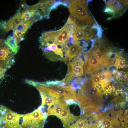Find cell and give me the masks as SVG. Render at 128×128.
<instances>
[{"label": "cell", "mask_w": 128, "mask_h": 128, "mask_svg": "<svg viewBox=\"0 0 128 128\" xmlns=\"http://www.w3.org/2000/svg\"><path fill=\"white\" fill-rule=\"evenodd\" d=\"M88 55L87 63L89 67H95L99 66L100 63L99 60L89 53Z\"/></svg>", "instance_id": "15"}, {"label": "cell", "mask_w": 128, "mask_h": 128, "mask_svg": "<svg viewBox=\"0 0 128 128\" xmlns=\"http://www.w3.org/2000/svg\"><path fill=\"white\" fill-rule=\"evenodd\" d=\"M111 91L112 92H114L115 90V88L114 87H112L111 89Z\"/></svg>", "instance_id": "26"}, {"label": "cell", "mask_w": 128, "mask_h": 128, "mask_svg": "<svg viewBox=\"0 0 128 128\" xmlns=\"http://www.w3.org/2000/svg\"><path fill=\"white\" fill-rule=\"evenodd\" d=\"M107 91L108 93H110L111 92V88L108 89Z\"/></svg>", "instance_id": "27"}, {"label": "cell", "mask_w": 128, "mask_h": 128, "mask_svg": "<svg viewBox=\"0 0 128 128\" xmlns=\"http://www.w3.org/2000/svg\"><path fill=\"white\" fill-rule=\"evenodd\" d=\"M100 80L101 81H104L106 78V75L103 73H100L98 75Z\"/></svg>", "instance_id": "19"}, {"label": "cell", "mask_w": 128, "mask_h": 128, "mask_svg": "<svg viewBox=\"0 0 128 128\" xmlns=\"http://www.w3.org/2000/svg\"><path fill=\"white\" fill-rule=\"evenodd\" d=\"M116 64L119 67L123 68L126 65L125 60L122 59H118L116 60Z\"/></svg>", "instance_id": "16"}, {"label": "cell", "mask_w": 128, "mask_h": 128, "mask_svg": "<svg viewBox=\"0 0 128 128\" xmlns=\"http://www.w3.org/2000/svg\"><path fill=\"white\" fill-rule=\"evenodd\" d=\"M99 28L96 26H87L82 28L77 27L73 36V42L90 39L95 35L96 29Z\"/></svg>", "instance_id": "8"}, {"label": "cell", "mask_w": 128, "mask_h": 128, "mask_svg": "<svg viewBox=\"0 0 128 128\" xmlns=\"http://www.w3.org/2000/svg\"><path fill=\"white\" fill-rule=\"evenodd\" d=\"M91 93L93 95H95L98 94L99 91L95 87H92L90 89Z\"/></svg>", "instance_id": "22"}, {"label": "cell", "mask_w": 128, "mask_h": 128, "mask_svg": "<svg viewBox=\"0 0 128 128\" xmlns=\"http://www.w3.org/2000/svg\"><path fill=\"white\" fill-rule=\"evenodd\" d=\"M85 120H78L72 124L68 128H88Z\"/></svg>", "instance_id": "14"}, {"label": "cell", "mask_w": 128, "mask_h": 128, "mask_svg": "<svg viewBox=\"0 0 128 128\" xmlns=\"http://www.w3.org/2000/svg\"><path fill=\"white\" fill-rule=\"evenodd\" d=\"M21 8L16 11L15 14L8 21H5L4 31L7 32L14 29L21 23L20 17L21 14Z\"/></svg>", "instance_id": "11"}, {"label": "cell", "mask_w": 128, "mask_h": 128, "mask_svg": "<svg viewBox=\"0 0 128 128\" xmlns=\"http://www.w3.org/2000/svg\"><path fill=\"white\" fill-rule=\"evenodd\" d=\"M126 78V77L125 75H121L119 76L120 79L121 80H123L125 79Z\"/></svg>", "instance_id": "23"}, {"label": "cell", "mask_w": 128, "mask_h": 128, "mask_svg": "<svg viewBox=\"0 0 128 128\" xmlns=\"http://www.w3.org/2000/svg\"><path fill=\"white\" fill-rule=\"evenodd\" d=\"M60 5H61V1H56L50 7L51 10L52 9L56 8L57 6Z\"/></svg>", "instance_id": "18"}, {"label": "cell", "mask_w": 128, "mask_h": 128, "mask_svg": "<svg viewBox=\"0 0 128 128\" xmlns=\"http://www.w3.org/2000/svg\"><path fill=\"white\" fill-rule=\"evenodd\" d=\"M119 73L121 75H125L127 73L123 71H121L119 72Z\"/></svg>", "instance_id": "25"}, {"label": "cell", "mask_w": 128, "mask_h": 128, "mask_svg": "<svg viewBox=\"0 0 128 128\" xmlns=\"http://www.w3.org/2000/svg\"><path fill=\"white\" fill-rule=\"evenodd\" d=\"M104 1L106 7L113 12L114 15L113 18H119L127 10L128 0H104Z\"/></svg>", "instance_id": "6"}, {"label": "cell", "mask_w": 128, "mask_h": 128, "mask_svg": "<svg viewBox=\"0 0 128 128\" xmlns=\"http://www.w3.org/2000/svg\"><path fill=\"white\" fill-rule=\"evenodd\" d=\"M121 106L119 104H116L113 107V110L115 112H119L121 109Z\"/></svg>", "instance_id": "20"}, {"label": "cell", "mask_w": 128, "mask_h": 128, "mask_svg": "<svg viewBox=\"0 0 128 128\" xmlns=\"http://www.w3.org/2000/svg\"><path fill=\"white\" fill-rule=\"evenodd\" d=\"M31 26L27 22L24 23L21 22L13 30V36L18 45L24 40L25 34Z\"/></svg>", "instance_id": "10"}, {"label": "cell", "mask_w": 128, "mask_h": 128, "mask_svg": "<svg viewBox=\"0 0 128 128\" xmlns=\"http://www.w3.org/2000/svg\"><path fill=\"white\" fill-rule=\"evenodd\" d=\"M93 82L96 84L99 83L101 82L98 76H94L92 79Z\"/></svg>", "instance_id": "21"}, {"label": "cell", "mask_w": 128, "mask_h": 128, "mask_svg": "<svg viewBox=\"0 0 128 128\" xmlns=\"http://www.w3.org/2000/svg\"><path fill=\"white\" fill-rule=\"evenodd\" d=\"M61 86L59 83L53 85L51 88L61 95L62 98L68 105L73 104L77 101L75 91L72 86Z\"/></svg>", "instance_id": "5"}, {"label": "cell", "mask_w": 128, "mask_h": 128, "mask_svg": "<svg viewBox=\"0 0 128 128\" xmlns=\"http://www.w3.org/2000/svg\"><path fill=\"white\" fill-rule=\"evenodd\" d=\"M15 62L14 54L4 42L0 39V72L5 73Z\"/></svg>", "instance_id": "4"}, {"label": "cell", "mask_w": 128, "mask_h": 128, "mask_svg": "<svg viewBox=\"0 0 128 128\" xmlns=\"http://www.w3.org/2000/svg\"><path fill=\"white\" fill-rule=\"evenodd\" d=\"M47 115H55L61 120L64 128H68L78 118L73 115L69 105L61 98L57 99L46 113Z\"/></svg>", "instance_id": "2"}, {"label": "cell", "mask_w": 128, "mask_h": 128, "mask_svg": "<svg viewBox=\"0 0 128 128\" xmlns=\"http://www.w3.org/2000/svg\"><path fill=\"white\" fill-rule=\"evenodd\" d=\"M4 76L3 74L0 73V83L1 81L3 79Z\"/></svg>", "instance_id": "24"}, {"label": "cell", "mask_w": 128, "mask_h": 128, "mask_svg": "<svg viewBox=\"0 0 128 128\" xmlns=\"http://www.w3.org/2000/svg\"><path fill=\"white\" fill-rule=\"evenodd\" d=\"M56 1L55 0H41L33 5H28L30 9L38 13L43 18H49L50 11V7Z\"/></svg>", "instance_id": "7"}, {"label": "cell", "mask_w": 128, "mask_h": 128, "mask_svg": "<svg viewBox=\"0 0 128 128\" xmlns=\"http://www.w3.org/2000/svg\"><path fill=\"white\" fill-rule=\"evenodd\" d=\"M76 27L73 22L68 20L64 26L61 29L43 32L40 37L41 41L54 43L59 46L63 52H65L69 48L68 44L73 42V35Z\"/></svg>", "instance_id": "1"}, {"label": "cell", "mask_w": 128, "mask_h": 128, "mask_svg": "<svg viewBox=\"0 0 128 128\" xmlns=\"http://www.w3.org/2000/svg\"><path fill=\"white\" fill-rule=\"evenodd\" d=\"M23 116L0 105V128H21Z\"/></svg>", "instance_id": "3"}, {"label": "cell", "mask_w": 128, "mask_h": 128, "mask_svg": "<svg viewBox=\"0 0 128 128\" xmlns=\"http://www.w3.org/2000/svg\"><path fill=\"white\" fill-rule=\"evenodd\" d=\"M5 44L14 54L16 55L18 51L20 46L17 44L15 39L10 35L4 41Z\"/></svg>", "instance_id": "13"}, {"label": "cell", "mask_w": 128, "mask_h": 128, "mask_svg": "<svg viewBox=\"0 0 128 128\" xmlns=\"http://www.w3.org/2000/svg\"><path fill=\"white\" fill-rule=\"evenodd\" d=\"M87 0H70L68 6L70 15L76 18L82 11L87 8Z\"/></svg>", "instance_id": "9"}, {"label": "cell", "mask_w": 128, "mask_h": 128, "mask_svg": "<svg viewBox=\"0 0 128 128\" xmlns=\"http://www.w3.org/2000/svg\"><path fill=\"white\" fill-rule=\"evenodd\" d=\"M104 85L103 84L100 82L98 83L95 84V87L99 91L103 89L104 86Z\"/></svg>", "instance_id": "17"}, {"label": "cell", "mask_w": 128, "mask_h": 128, "mask_svg": "<svg viewBox=\"0 0 128 128\" xmlns=\"http://www.w3.org/2000/svg\"><path fill=\"white\" fill-rule=\"evenodd\" d=\"M80 42L78 41L73 42L66 51L63 60L69 63L77 55L80 49Z\"/></svg>", "instance_id": "12"}]
</instances>
